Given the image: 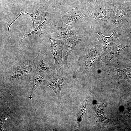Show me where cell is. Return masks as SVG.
I'll return each instance as SVG.
<instances>
[{"label":"cell","mask_w":131,"mask_h":131,"mask_svg":"<svg viewBox=\"0 0 131 131\" xmlns=\"http://www.w3.org/2000/svg\"><path fill=\"white\" fill-rule=\"evenodd\" d=\"M126 45L121 44L114 48L110 52L102 58L101 60L105 65H107L112 59L116 58L118 55L122 50L124 48L128 47Z\"/></svg>","instance_id":"cell-14"},{"label":"cell","mask_w":131,"mask_h":131,"mask_svg":"<svg viewBox=\"0 0 131 131\" xmlns=\"http://www.w3.org/2000/svg\"><path fill=\"white\" fill-rule=\"evenodd\" d=\"M96 33L99 35L102 41L103 51L101 55L105 56L113 49L119 41L120 38L119 31L116 28L112 34L108 37L103 35L100 31H98Z\"/></svg>","instance_id":"cell-5"},{"label":"cell","mask_w":131,"mask_h":131,"mask_svg":"<svg viewBox=\"0 0 131 131\" xmlns=\"http://www.w3.org/2000/svg\"><path fill=\"white\" fill-rule=\"evenodd\" d=\"M104 9L99 13H95L89 10H86V13L89 16L96 19L97 20H105L107 18L106 11L110 10L104 6Z\"/></svg>","instance_id":"cell-17"},{"label":"cell","mask_w":131,"mask_h":131,"mask_svg":"<svg viewBox=\"0 0 131 131\" xmlns=\"http://www.w3.org/2000/svg\"><path fill=\"white\" fill-rule=\"evenodd\" d=\"M115 70L118 76L126 81L131 82V69L128 68L120 69L116 68Z\"/></svg>","instance_id":"cell-18"},{"label":"cell","mask_w":131,"mask_h":131,"mask_svg":"<svg viewBox=\"0 0 131 131\" xmlns=\"http://www.w3.org/2000/svg\"><path fill=\"white\" fill-rule=\"evenodd\" d=\"M43 6L42 4H41L37 11L33 13H29L26 12L22 13V10L21 9V12H20V14L12 21V23L13 24L14 23L21 15L26 14H28L31 16V18L33 23V28H34L37 25H40L42 23V13L45 12L43 11Z\"/></svg>","instance_id":"cell-12"},{"label":"cell","mask_w":131,"mask_h":131,"mask_svg":"<svg viewBox=\"0 0 131 131\" xmlns=\"http://www.w3.org/2000/svg\"><path fill=\"white\" fill-rule=\"evenodd\" d=\"M85 17V16L76 7L68 12L64 11L61 16L64 23L69 25L76 24Z\"/></svg>","instance_id":"cell-11"},{"label":"cell","mask_w":131,"mask_h":131,"mask_svg":"<svg viewBox=\"0 0 131 131\" xmlns=\"http://www.w3.org/2000/svg\"><path fill=\"white\" fill-rule=\"evenodd\" d=\"M4 75L5 79L12 82H19L27 78L22 68L16 62L6 71Z\"/></svg>","instance_id":"cell-6"},{"label":"cell","mask_w":131,"mask_h":131,"mask_svg":"<svg viewBox=\"0 0 131 131\" xmlns=\"http://www.w3.org/2000/svg\"><path fill=\"white\" fill-rule=\"evenodd\" d=\"M129 11L126 8L120 9L113 7L110 10L109 18L114 23L120 22L125 17H127V12Z\"/></svg>","instance_id":"cell-13"},{"label":"cell","mask_w":131,"mask_h":131,"mask_svg":"<svg viewBox=\"0 0 131 131\" xmlns=\"http://www.w3.org/2000/svg\"><path fill=\"white\" fill-rule=\"evenodd\" d=\"M101 0H82V3L87 7H91L96 5Z\"/></svg>","instance_id":"cell-19"},{"label":"cell","mask_w":131,"mask_h":131,"mask_svg":"<svg viewBox=\"0 0 131 131\" xmlns=\"http://www.w3.org/2000/svg\"><path fill=\"white\" fill-rule=\"evenodd\" d=\"M44 13L45 18L44 21L41 24L35 28L32 31L29 33H26L24 32H22L19 34L18 39L19 42L21 43L25 38L33 34H36L38 36L41 38V35L43 34L41 31L42 29L45 24L47 22L46 14L45 12Z\"/></svg>","instance_id":"cell-15"},{"label":"cell","mask_w":131,"mask_h":131,"mask_svg":"<svg viewBox=\"0 0 131 131\" xmlns=\"http://www.w3.org/2000/svg\"><path fill=\"white\" fill-rule=\"evenodd\" d=\"M51 24V35L55 39L65 40L75 35V31L71 25L64 23L58 25Z\"/></svg>","instance_id":"cell-4"},{"label":"cell","mask_w":131,"mask_h":131,"mask_svg":"<svg viewBox=\"0 0 131 131\" xmlns=\"http://www.w3.org/2000/svg\"><path fill=\"white\" fill-rule=\"evenodd\" d=\"M67 81V78L63 75L60 76L57 74L45 81L41 85L47 86L54 91L58 97L59 103L61 90Z\"/></svg>","instance_id":"cell-8"},{"label":"cell","mask_w":131,"mask_h":131,"mask_svg":"<svg viewBox=\"0 0 131 131\" xmlns=\"http://www.w3.org/2000/svg\"><path fill=\"white\" fill-rule=\"evenodd\" d=\"M100 58V54L95 45H91L81 56L78 62L82 69H87L91 72L92 68Z\"/></svg>","instance_id":"cell-3"},{"label":"cell","mask_w":131,"mask_h":131,"mask_svg":"<svg viewBox=\"0 0 131 131\" xmlns=\"http://www.w3.org/2000/svg\"><path fill=\"white\" fill-rule=\"evenodd\" d=\"M82 39L79 35H74L66 40L64 43L63 51V63L64 66H68L67 59L69 56L75 48L77 44Z\"/></svg>","instance_id":"cell-10"},{"label":"cell","mask_w":131,"mask_h":131,"mask_svg":"<svg viewBox=\"0 0 131 131\" xmlns=\"http://www.w3.org/2000/svg\"><path fill=\"white\" fill-rule=\"evenodd\" d=\"M16 62L22 68L27 78H29L35 68V58L28 55H22L17 58Z\"/></svg>","instance_id":"cell-9"},{"label":"cell","mask_w":131,"mask_h":131,"mask_svg":"<svg viewBox=\"0 0 131 131\" xmlns=\"http://www.w3.org/2000/svg\"></svg>","instance_id":"cell-20"},{"label":"cell","mask_w":131,"mask_h":131,"mask_svg":"<svg viewBox=\"0 0 131 131\" xmlns=\"http://www.w3.org/2000/svg\"><path fill=\"white\" fill-rule=\"evenodd\" d=\"M35 59V68L39 71L52 77L57 74L54 63L45 53L39 50L38 55Z\"/></svg>","instance_id":"cell-2"},{"label":"cell","mask_w":131,"mask_h":131,"mask_svg":"<svg viewBox=\"0 0 131 131\" xmlns=\"http://www.w3.org/2000/svg\"><path fill=\"white\" fill-rule=\"evenodd\" d=\"M52 77L40 72L35 68L28 78L30 83V96L32 97L33 92L39 85Z\"/></svg>","instance_id":"cell-7"},{"label":"cell","mask_w":131,"mask_h":131,"mask_svg":"<svg viewBox=\"0 0 131 131\" xmlns=\"http://www.w3.org/2000/svg\"><path fill=\"white\" fill-rule=\"evenodd\" d=\"M47 35L51 44L50 50L54 56L57 74L63 76L64 64L62 56L65 40L56 39L49 35Z\"/></svg>","instance_id":"cell-1"},{"label":"cell","mask_w":131,"mask_h":131,"mask_svg":"<svg viewBox=\"0 0 131 131\" xmlns=\"http://www.w3.org/2000/svg\"><path fill=\"white\" fill-rule=\"evenodd\" d=\"M89 96H88L84 101L78 110L75 125V127L77 129H79L80 127V123L85 113L86 101Z\"/></svg>","instance_id":"cell-16"}]
</instances>
